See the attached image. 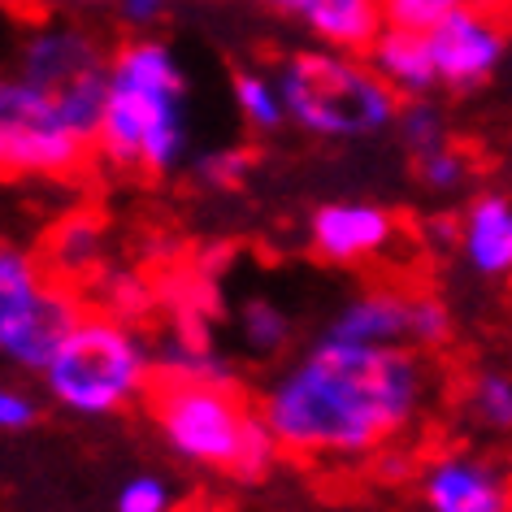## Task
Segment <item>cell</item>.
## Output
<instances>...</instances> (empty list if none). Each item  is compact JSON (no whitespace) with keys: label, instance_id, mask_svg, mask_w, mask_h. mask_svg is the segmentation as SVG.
Listing matches in <instances>:
<instances>
[{"label":"cell","instance_id":"cell-1","mask_svg":"<svg viewBox=\"0 0 512 512\" xmlns=\"http://www.w3.org/2000/svg\"><path fill=\"white\" fill-rule=\"evenodd\" d=\"M426 391L413 352L326 339L265 395V426L287 456L361 460L408 430Z\"/></svg>","mask_w":512,"mask_h":512},{"label":"cell","instance_id":"cell-2","mask_svg":"<svg viewBox=\"0 0 512 512\" xmlns=\"http://www.w3.org/2000/svg\"><path fill=\"white\" fill-rule=\"evenodd\" d=\"M96 152L118 170L165 174L183 152V74L165 44L135 40L109 66Z\"/></svg>","mask_w":512,"mask_h":512},{"label":"cell","instance_id":"cell-3","mask_svg":"<svg viewBox=\"0 0 512 512\" xmlns=\"http://www.w3.org/2000/svg\"><path fill=\"white\" fill-rule=\"evenodd\" d=\"M152 417L178 456L209 469H230L239 478H261L283 452L265 417H252L243 395L230 382L170 378L152 382Z\"/></svg>","mask_w":512,"mask_h":512},{"label":"cell","instance_id":"cell-4","mask_svg":"<svg viewBox=\"0 0 512 512\" xmlns=\"http://www.w3.org/2000/svg\"><path fill=\"white\" fill-rule=\"evenodd\" d=\"M287 113L313 135H369L395 118V92L343 53H300L278 70Z\"/></svg>","mask_w":512,"mask_h":512},{"label":"cell","instance_id":"cell-5","mask_svg":"<svg viewBox=\"0 0 512 512\" xmlns=\"http://www.w3.org/2000/svg\"><path fill=\"white\" fill-rule=\"evenodd\" d=\"M48 391L87 417L113 413L148 382V356L131 330L113 317H79L44 369Z\"/></svg>","mask_w":512,"mask_h":512},{"label":"cell","instance_id":"cell-6","mask_svg":"<svg viewBox=\"0 0 512 512\" xmlns=\"http://www.w3.org/2000/svg\"><path fill=\"white\" fill-rule=\"evenodd\" d=\"M79 317L83 313L74 296L57 283H44L31 256L14 248L0 256V343H5L9 361L48 369Z\"/></svg>","mask_w":512,"mask_h":512},{"label":"cell","instance_id":"cell-7","mask_svg":"<svg viewBox=\"0 0 512 512\" xmlns=\"http://www.w3.org/2000/svg\"><path fill=\"white\" fill-rule=\"evenodd\" d=\"M92 139L5 83L0 92V161L9 178H70L92 157Z\"/></svg>","mask_w":512,"mask_h":512},{"label":"cell","instance_id":"cell-8","mask_svg":"<svg viewBox=\"0 0 512 512\" xmlns=\"http://www.w3.org/2000/svg\"><path fill=\"white\" fill-rule=\"evenodd\" d=\"M330 339L374 343V348H395L400 339H408L417 348H439L447 339V309L434 296H413V291H400V287H374L339 313V322L330 326Z\"/></svg>","mask_w":512,"mask_h":512},{"label":"cell","instance_id":"cell-9","mask_svg":"<svg viewBox=\"0 0 512 512\" xmlns=\"http://www.w3.org/2000/svg\"><path fill=\"white\" fill-rule=\"evenodd\" d=\"M512 35V5L508 0H482L460 14L443 18L430 27L434 66H439V83L447 87H478L486 74L499 66Z\"/></svg>","mask_w":512,"mask_h":512},{"label":"cell","instance_id":"cell-10","mask_svg":"<svg viewBox=\"0 0 512 512\" xmlns=\"http://www.w3.org/2000/svg\"><path fill=\"white\" fill-rule=\"evenodd\" d=\"M430 512H512V486L478 456H439L421 473Z\"/></svg>","mask_w":512,"mask_h":512},{"label":"cell","instance_id":"cell-11","mask_svg":"<svg viewBox=\"0 0 512 512\" xmlns=\"http://www.w3.org/2000/svg\"><path fill=\"white\" fill-rule=\"evenodd\" d=\"M395 239V217L378 204H326L313 217V252L335 265L378 256Z\"/></svg>","mask_w":512,"mask_h":512},{"label":"cell","instance_id":"cell-12","mask_svg":"<svg viewBox=\"0 0 512 512\" xmlns=\"http://www.w3.org/2000/svg\"><path fill=\"white\" fill-rule=\"evenodd\" d=\"M369 70H374L395 96L430 92V87L439 83L430 31H413V27H395V22H387L378 40L369 44Z\"/></svg>","mask_w":512,"mask_h":512},{"label":"cell","instance_id":"cell-13","mask_svg":"<svg viewBox=\"0 0 512 512\" xmlns=\"http://www.w3.org/2000/svg\"><path fill=\"white\" fill-rule=\"evenodd\" d=\"M460 248L486 278L512 274V204L504 196H482L460 222Z\"/></svg>","mask_w":512,"mask_h":512},{"label":"cell","instance_id":"cell-14","mask_svg":"<svg viewBox=\"0 0 512 512\" xmlns=\"http://www.w3.org/2000/svg\"><path fill=\"white\" fill-rule=\"evenodd\" d=\"M235 100H239L243 118H248L252 126H261V131H274L287 113V100H283V92H278V83H270L265 74H239Z\"/></svg>","mask_w":512,"mask_h":512},{"label":"cell","instance_id":"cell-15","mask_svg":"<svg viewBox=\"0 0 512 512\" xmlns=\"http://www.w3.org/2000/svg\"><path fill=\"white\" fill-rule=\"evenodd\" d=\"M469 408L482 426L491 430H512V378L504 374H486L473 382L469 391Z\"/></svg>","mask_w":512,"mask_h":512},{"label":"cell","instance_id":"cell-16","mask_svg":"<svg viewBox=\"0 0 512 512\" xmlns=\"http://www.w3.org/2000/svg\"><path fill=\"white\" fill-rule=\"evenodd\" d=\"M469 5H482V0H382V14L395 27H413V31H430L439 27L443 18L460 14Z\"/></svg>","mask_w":512,"mask_h":512},{"label":"cell","instance_id":"cell-17","mask_svg":"<svg viewBox=\"0 0 512 512\" xmlns=\"http://www.w3.org/2000/svg\"><path fill=\"white\" fill-rule=\"evenodd\" d=\"M287 335H291V326H287V317L274 309V304H248L243 309V339L252 343L256 352H278L287 343Z\"/></svg>","mask_w":512,"mask_h":512},{"label":"cell","instance_id":"cell-18","mask_svg":"<svg viewBox=\"0 0 512 512\" xmlns=\"http://www.w3.org/2000/svg\"><path fill=\"white\" fill-rule=\"evenodd\" d=\"M404 135H408V148H413V157H430V152L447 148V135H443V122L439 113L426 109V105H413L404 109Z\"/></svg>","mask_w":512,"mask_h":512},{"label":"cell","instance_id":"cell-19","mask_svg":"<svg viewBox=\"0 0 512 512\" xmlns=\"http://www.w3.org/2000/svg\"><path fill=\"white\" fill-rule=\"evenodd\" d=\"M118 512H170V491L157 478H135L122 486Z\"/></svg>","mask_w":512,"mask_h":512},{"label":"cell","instance_id":"cell-20","mask_svg":"<svg viewBox=\"0 0 512 512\" xmlns=\"http://www.w3.org/2000/svg\"><path fill=\"white\" fill-rule=\"evenodd\" d=\"M417 170H421V178H426L430 187H443L447 191V187H456L460 178H465V157H456L452 144H447L439 152H430V157H421Z\"/></svg>","mask_w":512,"mask_h":512},{"label":"cell","instance_id":"cell-21","mask_svg":"<svg viewBox=\"0 0 512 512\" xmlns=\"http://www.w3.org/2000/svg\"><path fill=\"white\" fill-rule=\"evenodd\" d=\"M31 421H35V404L27 400V395H18V391L0 395V426H5V430H22V426H31Z\"/></svg>","mask_w":512,"mask_h":512},{"label":"cell","instance_id":"cell-22","mask_svg":"<svg viewBox=\"0 0 512 512\" xmlns=\"http://www.w3.org/2000/svg\"><path fill=\"white\" fill-rule=\"evenodd\" d=\"M243 165H248V161H243L239 152H217V157H204L200 161V174L209 178V183H222L226 187V183H235V178H239Z\"/></svg>","mask_w":512,"mask_h":512},{"label":"cell","instance_id":"cell-23","mask_svg":"<svg viewBox=\"0 0 512 512\" xmlns=\"http://www.w3.org/2000/svg\"><path fill=\"white\" fill-rule=\"evenodd\" d=\"M122 14L131 22H152L161 14V0H122Z\"/></svg>","mask_w":512,"mask_h":512},{"label":"cell","instance_id":"cell-24","mask_svg":"<svg viewBox=\"0 0 512 512\" xmlns=\"http://www.w3.org/2000/svg\"><path fill=\"white\" fill-rule=\"evenodd\" d=\"M270 5H278V9H287V14H309V9L317 5V0H270Z\"/></svg>","mask_w":512,"mask_h":512}]
</instances>
